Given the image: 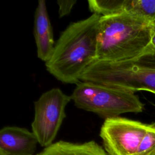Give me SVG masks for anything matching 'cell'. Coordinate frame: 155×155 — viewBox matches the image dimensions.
I'll list each match as a JSON object with an SVG mask.
<instances>
[{"instance_id": "obj_1", "label": "cell", "mask_w": 155, "mask_h": 155, "mask_svg": "<svg viewBox=\"0 0 155 155\" xmlns=\"http://www.w3.org/2000/svg\"><path fill=\"white\" fill-rule=\"evenodd\" d=\"M101 16L70 23L55 43L53 54L45 62L47 70L65 84H77L84 71L97 60L98 25Z\"/></svg>"}, {"instance_id": "obj_2", "label": "cell", "mask_w": 155, "mask_h": 155, "mask_svg": "<svg viewBox=\"0 0 155 155\" xmlns=\"http://www.w3.org/2000/svg\"><path fill=\"white\" fill-rule=\"evenodd\" d=\"M151 24L127 13L101 16L97 60L118 62L137 58L150 44Z\"/></svg>"}, {"instance_id": "obj_3", "label": "cell", "mask_w": 155, "mask_h": 155, "mask_svg": "<svg viewBox=\"0 0 155 155\" xmlns=\"http://www.w3.org/2000/svg\"><path fill=\"white\" fill-rule=\"evenodd\" d=\"M80 80L133 92L155 93V53L145 52L135 59L118 62L96 60Z\"/></svg>"}, {"instance_id": "obj_4", "label": "cell", "mask_w": 155, "mask_h": 155, "mask_svg": "<svg viewBox=\"0 0 155 155\" xmlns=\"http://www.w3.org/2000/svg\"><path fill=\"white\" fill-rule=\"evenodd\" d=\"M70 95L78 108L95 113L105 119L127 113H140L143 109L134 92L91 82L81 81Z\"/></svg>"}, {"instance_id": "obj_5", "label": "cell", "mask_w": 155, "mask_h": 155, "mask_svg": "<svg viewBox=\"0 0 155 155\" xmlns=\"http://www.w3.org/2000/svg\"><path fill=\"white\" fill-rule=\"evenodd\" d=\"M71 100L70 96L60 88H53L34 102L31 131L41 147L45 148L53 143L66 116V106Z\"/></svg>"}, {"instance_id": "obj_6", "label": "cell", "mask_w": 155, "mask_h": 155, "mask_svg": "<svg viewBox=\"0 0 155 155\" xmlns=\"http://www.w3.org/2000/svg\"><path fill=\"white\" fill-rule=\"evenodd\" d=\"M150 124L122 117L105 119L100 130L108 155H136Z\"/></svg>"}, {"instance_id": "obj_7", "label": "cell", "mask_w": 155, "mask_h": 155, "mask_svg": "<svg viewBox=\"0 0 155 155\" xmlns=\"http://www.w3.org/2000/svg\"><path fill=\"white\" fill-rule=\"evenodd\" d=\"M38 141L32 131L16 126L0 130V155H35Z\"/></svg>"}, {"instance_id": "obj_8", "label": "cell", "mask_w": 155, "mask_h": 155, "mask_svg": "<svg viewBox=\"0 0 155 155\" xmlns=\"http://www.w3.org/2000/svg\"><path fill=\"white\" fill-rule=\"evenodd\" d=\"M33 35L38 58L45 63L51 58L56 42L44 0L38 2L34 15Z\"/></svg>"}, {"instance_id": "obj_9", "label": "cell", "mask_w": 155, "mask_h": 155, "mask_svg": "<svg viewBox=\"0 0 155 155\" xmlns=\"http://www.w3.org/2000/svg\"><path fill=\"white\" fill-rule=\"evenodd\" d=\"M35 155H108L94 140L73 143L59 140L44 148Z\"/></svg>"}, {"instance_id": "obj_10", "label": "cell", "mask_w": 155, "mask_h": 155, "mask_svg": "<svg viewBox=\"0 0 155 155\" xmlns=\"http://www.w3.org/2000/svg\"><path fill=\"white\" fill-rule=\"evenodd\" d=\"M122 13L140 18L150 24L155 22V0H122Z\"/></svg>"}, {"instance_id": "obj_11", "label": "cell", "mask_w": 155, "mask_h": 155, "mask_svg": "<svg viewBox=\"0 0 155 155\" xmlns=\"http://www.w3.org/2000/svg\"><path fill=\"white\" fill-rule=\"evenodd\" d=\"M136 155H155V124L149 125Z\"/></svg>"}, {"instance_id": "obj_12", "label": "cell", "mask_w": 155, "mask_h": 155, "mask_svg": "<svg viewBox=\"0 0 155 155\" xmlns=\"http://www.w3.org/2000/svg\"><path fill=\"white\" fill-rule=\"evenodd\" d=\"M76 2L77 1L76 0L57 1V4L59 7L58 13L59 18H62L70 14Z\"/></svg>"}, {"instance_id": "obj_13", "label": "cell", "mask_w": 155, "mask_h": 155, "mask_svg": "<svg viewBox=\"0 0 155 155\" xmlns=\"http://www.w3.org/2000/svg\"><path fill=\"white\" fill-rule=\"evenodd\" d=\"M155 53V22L151 24V39L144 53Z\"/></svg>"}]
</instances>
